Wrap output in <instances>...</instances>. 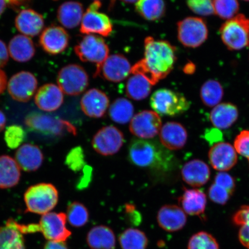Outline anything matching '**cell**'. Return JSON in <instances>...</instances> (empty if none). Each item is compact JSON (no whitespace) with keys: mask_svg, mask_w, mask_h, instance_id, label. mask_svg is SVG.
Wrapping results in <instances>:
<instances>
[{"mask_svg":"<svg viewBox=\"0 0 249 249\" xmlns=\"http://www.w3.org/2000/svg\"><path fill=\"white\" fill-rule=\"evenodd\" d=\"M205 138L207 142H216L218 143L221 142V139H222V133L220 131L219 129H211V130H207L205 133Z\"/></svg>","mask_w":249,"mask_h":249,"instance_id":"47","label":"cell"},{"mask_svg":"<svg viewBox=\"0 0 249 249\" xmlns=\"http://www.w3.org/2000/svg\"><path fill=\"white\" fill-rule=\"evenodd\" d=\"M128 159L136 166L165 171L170 167L173 157L158 142L134 139L129 146Z\"/></svg>","mask_w":249,"mask_h":249,"instance_id":"2","label":"cell"},{"mask_svg":"<svg viewBox=\"0 0 249 249\" xmlns=\"http://www.w3.org/2000/svg\"><path fill=\"white\" fill-rule=\"evenodd\" d=\"M61 89L54 84H46L38 90L35 96V103L40 110L52 112L57 110L64 102Z\"/></svg>","mask_w":249,"mask_h":249,"instance_id":"20","label":"cell"},{"mask_svg":"<svg viewBox=\"0 0 249 249\" xmlns=\"http://www.w3.org/2000/svg\"><path fill=\"white\" fill-rule=\"evenodd\" d=\"M131 69L130 62L125 57L121 54H113L97 65L95 76H101L109 82L118 83L129 76Z\"/></svg>","mask_w":249,"mask_h":249,"instance_id":"13","label":"cell"},{"mask_svg":"<svg viewBox=\"0 0 249 249\" xmlns=\"http://www.w3.org/2000/svg\"><path fill=\"white\" fill-rule=\"evenodd\" d=\"M124 2L126 3H134L138 1V0H121Z\"/></svg>","mask_w":249,"mask_h":249,"instance_id":"54","label":"cell"},{"mask_svg":"<svg viewBox=\"0 0 249 249\" xmlns=\"http://www.w3.org/2000/svg\"><path fill=\"white\" fill-rule=\"evenodd\" d=\"M8 51L11 57L20 62L30 61L36 53L33 40L24 35L15 36L9 42Z\"/></svg>","mask_w":249,"mask_h":249,"instance_id":"29","label":"cell"},{"mask_svg":"<svg viewBox=\"0 0 249 249\" xmlns=\"http://www.w3.org/2000/svg\"><path fill=\"white\" fill-rule=\"evenodd\" d=\"M244 1H249V0H244Z\"/></svg>","mask_w":249,"mask_h":249,"instance_id":"55","label":"cell"},{"mask_svg":"<svg viewBox=\"0 0 249 249\" xmlns=\"http://www.w3.org/2000/svg\"><path fill=\"white\" fill-rule=\"evenodd\" d=\"M25 124L34 132L52 136H61L70 133L76 135L75 127L67 121L56 117L40 113L28 114Z\"/></svg>","mask_w":249,"mask_h":249,"instance_id":"7","label":"cell"},{"mask_svg":"<svg viewBox=\"0 0 249 249\" xmlns=\"http://www.w3.org/2000/svg\"><path fill=\"white\" fill-rule=\"evenodd\" d=\"M70 37L63 28L52 26L47 27L40 36L39 43L48 53L56 55L61 53L68 48Z\"/></svg>","mask_w":249,"mask_h":249,"instance_id":"17","label":"cell"},{"mask_svg":"<svg viewBox=\"0 0 249 249\" xmlns=\"http://www.w3.org/2000/svg\"><path fill=\"white\" fill-rule=\"evenodd\" d=\"M38 86V81L33 73L21 71L11 78L8 84L9 95L15 101L27 102L32 98Z\"/></svg>","mask_w":249,"mask_h":249,"instance_id":"15","label":"cell"},{"mask_svg":"<svg viewBox=\"0 0 249 249\" xmlns=\"http://www.w3.org/2000/svg\"><path fill=\"white\" fill-rule=\"evenodd\" d=\"M178 202L186 213L192 216H200L204 213L206 208L207 196L201 190L184 188Z\"/></svg>","mask_w":249,"mask_h":249,"instance_id":"25","label":"cell"},{"mask_svg":"<svg viewBox=\"0 0 249 249\" xmlns=\"http://www.w3.org/2000/svg\"><path fill=\"white\" fill-rule=\"evenodd\" d=\"M12 219L0 226V249H26L24 236Z\"/></svg>","mask_w":249,"mask_h":249,"instance_id":"27","label":"cell"},{"mask_svg":"<svg viewBox=\"0 0 249 249\" xmlns=\"http://www.w3.org/2000/svg\"><path fill=\"white\" fill-rule=\"evenodd\" d=\"M41 15L33 9H23L15 19V26L20 33L31 37L38 36L44 27Z\"/></svg>","mask_w":249,"mask_h":249,"instance_id":"23","label":"cell"},{"mask_svg":"<svg viewBox=\"0 0 249 249\" xmlns=\"http://www.w3.org/2000/svg\"><path fill=\"white\" fill-rule=\"evenodd\" d=\"M8 50L2 40H0V68L4 67L9 60Z\"/></svg>","mask_w":249,"mask_h":249,"instance_id":"49","label":"cell"},{"mask_svg":"<svg viewBox=\"0 0 249 249\" xmlns=\"http://www.w3.org/2000/svg\"><path fill=\"white\" fill-rule=\"evenodd\" d=\"M26 139V133L23 127L12 124L5 130L4 140L8 147L12 149L20 147Z\"/></svg>","mask_w":249,"mask_h":249,"instance_id":"41","label":"cell"},{"mask_svg":"<svg viewBox=\"0 0 249 249\" xmlns=\"http://www.w3.org/2000/svg\"><path fill=\"white\" fill-rule=\"evenodd\" d=\"M43 249H68L65 242L48 241Z\"/></svg>","mask_w":249,"mask_h":249,"instance_id":"50","label":"cell"},{"mask_svg":"<svg viewBox=\"0 0 249 249\" xmlns=\"http://www.w3.org/2000/svg\"><path fill=\"white\" fill-rule=\"evenodd\" d=\"M160 140L164 147L170 150H179L184 147L188 140V132L182 124L169 122L161 127Z\"/></svg>","mask_w":249,"mask_h":249,"instance_id":"21","label":"cell"},{"mask_svg":"<svg viewBox=\"0 0 249 249\" xmlns=\"http://www.w3.org/2000/svg\"><path fill=\"white\" fill-rule=\"evenodd\" d=\"M178 38L183 46L196 48L206 41L208 30L206 23L202 18L188 17L177 24Z\"/></svg>","mask_w":249,"mask_h":249,"instance_id":"9","label":"cell"},{"mask_svg":"<svg viewBox=\"0 0 249 249\" xmlns=\"http://www.w3.org/2000/svg\"><path fill=\"white\" fill-rule=\"evenodd\" d=\"M208 157L213 169L221 172L231 170L238 161L237 152L234 147L229 142H222L211 147Z\"/></svg>","mask_w":249,"mask_h":249,"instance_id":"16","label":"cell"},{"mask_svg":"<svg viewBox=\"0 0 249 249\" xmlns=\"http://www.w3.org/2000/svg\"><path fill=\"white\" fill-rule=\"evenodd\" d=\"M221 38L230 51L249 47V19L239 14L224 23L220 29Z\"/></svg>","mask_w":249,"mask_h":249,"instance_id":"6","label":"cell"},{"mask_svg":"<svg viewBox=\"0 0 249 249\" xmlns=\"http://www.w3.org/2000/svg\"><path fill=\"white\" fill-rule=\"evenodd\" d=\"M161 120L155 111L144 110L135 115L130 121V132L140 139L155 138L160 133Z\"/></svg>","mask_w":249,"mask_h":249,"instance_id":"14","label":"cell"},{"mask_svg":"<svg viewBox=\"0 0 249 249\" xmlns=\"http://www.w3.org/2000/svg\"><path fill=\"white\" fill-rule=\"evenodd\" d=\"M152 86L144 76L138 73H133L126 83V95L133 100L142 101L150 94Z\"/></svg>","mask_w":249,"mask_h":249,"instance_id":"32","label":"cell"},{"mask_svg":"<svg viewBox=\"0 0 249 249\" xmlns=\"http://www.w3.org/2000/svg\"><path fill=\"white\" fill-rule=\"evenodd\" d=\"M87 244L91 249H115L116 237L112 230L105 226L93 227L88 233Z\"/></svg>","mask_w":249,"mask_h":249,"instance_id":"30","label":"cell"},{"mask_svg":"<svg viewBox=\"0 0 249 249\" xmlns=\"http://www.w3.org/2000/svg\"><path fill=\"white\" fill-rule=\"evenodd\" d=\"M134 113L132 103L124 98H118L113 102L109 108L108 114L114 122L126 124L131 121Z\"/></svg>","mask_w":249,"mask_h":249,"instance_id":"34","label":"cell"},{"mask_svg":"<svg viewBox=\"0 0 249 249\" xmlns=\"http://www.w3.org/2000/svg\"><path fill=\"white\" fill-rule=\"evenodd\" d=\"M5 1L9 7L17 11L29 6L30 0H5Z\"/></svg>","mask_w":249,"mask_h":249,"instance_id":"48","label":"cell"},{"mask_svg":"<svg viewBox=\"0 0 249 249\" xmlns=\"http://www.w3.org/2000/svg\"><path fill=\"white\" fill-rule=\"evenodd\" d=\"M122 249H146L148 238L144 232L135 229H129L121 233L119 238Z\"/></svg>","mask_w":249,"mask_h":249,"instance_id":"36","label":"cell"},{"mask_svg":"<svg viewBox=\"0 0 249 249\" xmlns=\"http://www.w3.org/2000/svg\"><path fill=\"white\" fill-rule=\"evenodd\" d=\"M135 8L142 18L148 21L161 19L166 9L164 0H138Z\"/></svg>","mask_w":249,"mask_h":249,"instance_id":"33","label":"cell"},{"mask_svg":"<svg viewBox=\"0 0 249 249\" xmlns=\"http://www.w3.org/2000/svg\"><path fill=\"white\" fill-rule=\"evenodd\" d=\"M83 15V5L79 2H65L58 9L59 22L67 29H72L79 26L82 22Z\"/></svg>","mask_w":249,"mask_h":249,"instance_id":"28","label":"cell"},{"mask_svg":"<svg viewBox=\"0 0 249 249\" xmlns=\"http://www.w3.org/2000/svg\"><path fill=\"white\" fill-rule=\"evenodd\" d=\"M101 5L99 1H95L89 5L81 22V33L86 35L97 34L105 37L110 35L113 29V24L107 15L98 11Z\"/></svg>","mask_w":249,"mask_h":249,"instance_id":"11","label":"cell"},{"mask_svg":"<svg viewBox=\"0 0 249 249\" xmlns=\"http://www.w3.org/2000/svg\"><path fill=\"white\" fill-rule=\"evenodd\" d=\"M124 143L122 132L114 126H107L93 136L92 145L94 150L103 156H110L119 151Z\"/></svg>","mask_w":249,"mask_h":249,"instance_id":"12","label":"cell"},{"mask_svg":"<svg viewBox=\"0 0 249 249\" xmlns=\"http://www.w3.org/2000/svg\"><path fill=\"white\" fill-rule=\"evenodd\" d=\"M158 225L168 232H176L186 225L187 217L181 208L176 205H164L158 211Z\"/></svg>","mask_w":249,"mask_h":249,"instance_id":"19","label":"cell"},{"mask_svg":"<svg viewBox=\"0 0 249 249\" xmlns=\"http://www.w3.org/2000/svg\"><path fill=\"white\" fill-rule=\"evenodd\" d=\"M208 196L214 203L225 205L231 198L232 195L225 188L213 183L208 191Z\"/></svg>","mask_w":249,"mask_h":249,"instance_id":"44","label":"cell"},{"mask_svg":"<svg viewBox=\"0 0 249 249\" xmlns=\"http://www.w3.org/2000/svg\"><path fill=\"white\" fill-rule=\"evenodd\" d=\"M95 1H99V0H95Z\"/></svg>","mask_w":249,"mask_h":249,"instance_id":"56","label":"cell"},{"mask_svg":"<svg viewBox=\"0 0 249 249\" xmlns=\"http://www.w3.org/2000/svg\"><path fill=\"white\" fill-rule=\"evenodd\" d=\"M67 215L64 213H50L43 214L38 224L25 225L18 223V229L23 234L40 232L47 240L65 242L71 235L67 228Z\"/></svg>","mask_w":249,"mask_h":249,"instance_id":"3","label":"cell"},{"mask_svg":"<svg viewBox=\"0 0 249 249\" xmlns=\"http://www.w3.org/2000/svg\"><path fill=\"white\" fill-rule=\"evenodd\" d=\"M57 83L65 94L76 96L85 91L89 86V77L82 66L70 64L62 68L59 71Z\"/></svg>","mask_w":249,"mask_h":249,"instance_id":"8","label":"cell"},{"mask_svg":"<svg viewBox=\"0 0 249 249\" xmlns=\"http://www.w3.org/2000/svg\"><path fill=\"white\" fill-rule=\"evenodd\" d=\"M213 5L214 14L223 19L235 17L239 8L238 0H214Z\"/></svg>","mask_w":249,"mask_h":249,"instance_id":"39","label":"cell"},{"mask_svg":"<svg viewBox=\"0 0 249 249\" xmlns=\"http://www.w3.org/2000/svg\"><path fill=\"white\" fill-rule=\"evenodd\" d=\"M238 108L230 103H222L216 106L210 114V121L216 128L224 130L229 128L237 121Z\"/></svg>","mask_w":249,"mask_h":249,"instance_id":"26","label":"cell"},{"mask_svg":"<svg viewBox=\"0 0 249 249\" xmlns=\"http://www.w3.org/2000/svg\"><path fill=\"white\" fill-rule=\"evenodd\" d=\"M74 52L81 61L99 65L108 57L109 49L102 37L87 34L74 47Z\"/></svg>","mask_w":249,"mask_h":249,"instance_id":"10","label":"cell"},{"mask_svg":"<svg viewBox=\"0 0 249 249\" xmlns=\"http://www.w3.org/2000/svg\"><path fill=\"white\" fill-rule=\"evenodd\" d=\"M20 168L13 158L8 155L0 157V189L12 188L19 182Z\"/></svg>","mask_w":249,"mask_h":249,"instance_id":"31","label":"cell"},{"mask_svg":"<svg viewBox=\"0 0 249 249\" xmlns=\"http://www.w3.org/2000/svg\"><path fill=\"white\" fill-rule=\"evenodd\" d=\"M150 105L161 116L176 117L188 111L191 103L184 95L173 90L161 89L151 96Z\"/></svg>","mask_w":249,"mask_h":249,"instance_id":"5","label":"cell"},{"mask_svg":"<svg viewBox=\"0 0 249 249\" xmlns=\"http://www.w3.org/2000/svg\"><path fill=\"white\" fill-rule=\"evenodd\" d=\"M7 4L5 1V0H0V15L3 14L6 8Z\"/></svg>","mask_w":249,"mask_h":249,"instance_id":"53","label":"cell"},{"mask_svg":"<svg viewBox=\"0 0 249 249\" xmlns=\"http://www.w3.org/2000/svg\"><path fill=\"white\" fill-rule=\"evenodd\" d=\"M6 124V117L4 113L0 110V132L5 128Z\"/></svg>","mask_w":249,"mask_h":249,"instance_id":"52","label":"cell"},{"mask_svg":"<svg viewBox=\"0 0 249 249\" xmlns=\"http://www.w3.org/2000/svg\"><path fill=\"white\" fill-rule=\"evenodd\" d=\"M232 222L240 226L239 239L242 245L249 249V205H243L232 216Z\"/></svg>","mask_w":249,"mask_h":249,"instance_id":"37","label":"cell"},{"mask_svg":"<svg viewBox=\"0 0 249 249\" xmlns=\"http://www.w3.org/2000/svg\"><path fill=\"white\" fill-rule=\"evenodd\" d=\"M176 61L175 47L148 36L144 40V58L132 67L130 73L142 74L154 86L169 75Z\"/></svg>","mask_w":249,"mask_h":249,"instance_id":"1","label":"cell"},{"mask_svg":"<svg viewBox=\"0 0 249 249\" xmlns=\"http://www.w3.org/2000/svg\"><path fill=\"white\" fill-rule=\"evenodd\" d=\"M214 183L226 189L232 195L235 191V179L228 173L225 172L217 173L214 178Z\"/></svg>","mask_w":249,"mask_h":249,"instance_id":"46","label":"cell"},{"mask_svg":"<svg viewBox=\"0 0 249 249\" xmlns=\"http://www.w3.org/2000/svg\"><path fill=\"white\" fill-rule=\"evenodd\" d=\"M43 158L38 146L31 144L21 145L15 154V160L18 166L27 172L38 170L42 164Z\"/></svg>","mask_w":249,"mask_h":249,"instance_id":"24","label":"cell"},{"mask_svg":"<svg viewBox=\"0 0 249 249\" xmlns=\"http://www.w3.org/2000/svg\"><path fill=\"white\" fill-rule=\"evenodd\" d=\"M67 219L73 227H80L86 225L89 219L87 208L79 202H71L68 207Z\"/></svg>","mask_w":249,"mask_h":249,"instance_id":"38","label":"cell"},{"mask_svg":"<svg viewBox=\"0 0 249 249\" xmlns=\"http://www.w3.org/2000/svg\"><path fill=\"white\" fill-rule=\"evenodd\" d=\"M233 143L236 152L247 158L249 164V130H242Z\"/></svg>","mask_w":249,"mask_h":249,"instance_id":"45","label":"cell"},{"mask_svg":"<svg viewBox=\"0 0 249 249\" xmlns=\"http://www.w3.org/2000/svg\"><path fill=\"white\" fill-rule=\"evenodd\" d=\"M65 163L74 172L83 171L87 166L83 149L80 146L71 149L65 158Z\"/></svg>","mask_w":249,"mask_h":249,"instance_id":"42","label":"cell"},{"mask_svg":"<svg viewBox=\"0 0 249 249\" xmlns=\"http://www.w3.org/2000/svg\"><path fill=\"white\" fill-rule=\"evenodd\" d=\"M222 85L217 81L209 80L204 83L200 89V97L204 105L214 107L220 104L223 97Z\"/></svg>","mask_w":249,"mask_h":249,"instance_id":"35","label":"cell"},{"mask_svg":"<svg viewBox=\"0 0 249 249\" xmlns=\"http://www.w3.org/2000/svg\"><path fill=\"white\" fill-rule=\"evenodd\" d=\"M188 249H219V247L213 235L201 231L195 233L190 239Z\"/></svg>","mask_w":249,"mask_h":249,"instance_id":"40","label":"cell"},{"mask_svg":"<svg viewBox=\"0 0 249 249\" xmlns=\"http://www.w3.org/2000/svg\"><path fill=\"white\" fill-rule=\"evenodd\" d=\"M181 175L187 184L192 187H201L209 180L211 171L204 161L194 160L185 164L181 170Z\"/></svg>","mask_w":249,"mask_h":249,"instance_id":"22","label":"cell"},{"mask_svg":"<svg viewBox=\"0 0 249 249\" xmlns=\"http://www.w3.org/2000/svg\"><path fill=\"white\" fill-rule=\"evenodd\" d=\"M7 77L4 71L0 70V94L4 91L7 87Z\"/></svg>","mask_w":249,"mask_h":249,"instance_id":"51","label":"cell"},{"mask_svg":"<svg viewBox=\"0 0 249 249\" xmlns=\"http://www.w3.org/2000/svg\"><path fill=\"white\" fill-rule=\"evenodd\" d=\"M187 4L196 14L207 17L214 14L211 0H187Z\"/></svg>","mask_w":249,"mask_h":249,"instance_id":"43","label":"cell"},{"mask_svg":"<svg viewBox=\"0 0 249 249\" xmlns=\"http://www.w3.org/2000/svg\"><path fill=\"white\" fill-rule=\"evenodd\" d=\"M24 200L26 212L43 215L50 213L57 205L58 192L51 183H38L27 189Z\"/></svg>","mask_w":249,"mask_h":249,"instance_id":"4","label":"cell"},{"mask_svg":"<svg viewBox=\"0 0 249 249\" xmlns=\"http://www.w3.org/2000/svg\"><path fill=\"white\" fill-rule=\"evenodd\" d=\"M109 99L105 93L92 89L87 91L80 101L81 108L86 116L99 118L105 116L109 105Z\"/></svg>","mask_w":249,"mask_h":249,"instance_id":"18","label":"cell"}]
</instances>
